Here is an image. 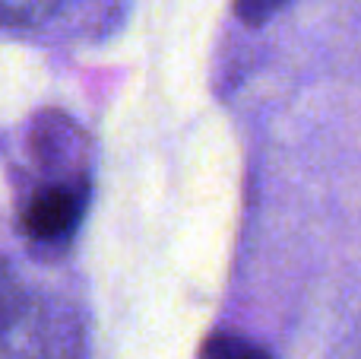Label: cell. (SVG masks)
<instances>
[{"label":"cell","instance_id":"5b68a950","mask_svg":"<svg viewBox=\"0 0 361 359\" xmlns=\"http://www.w3.org/2000/svg\"><path fill=\"white\" fill-rule=\"evenodd\" d=\"M286 4L288 0H235L238 16L250 25H260V23H267V19H273Z\"/></svg>","mask_w":361,"mask_h":359},{"label":"cell","instance_id":"3957f363","mask_svg":"<svg viewBox=\"0 0 361 359\" xmlns=\"http://www.w3.org/2000/svg\"><path fill=\"white\" fill-rule=\"evenodd\" d=\"M73 0H0V25L10 29H38L61 16Z\"/></svg>","mask_w":361,"mask_h":359},{"label":"cell","instance_id":"7a4b0ae2","mask_svg":"<svg viewBox=\"0 0 361 359\" xmlns=\"http://www.w3.org/2000/svg\"><path fill=\"white\" fill-rule=\"evenodd\" d=\"M86 213V182L38 178L19 204V233L32 245L61 248L73 239Z\"/></svg>","mask_w":361,"mask_h":359},{"label":"cell","instance_id":"6da1fadb","mask_svg":"<svg viewBox=\"0 0 361 359\" xmlns=\"http://www.w3.org/2000/svg\"><path fill=\"white\" fill-rule=\"evenodd\" d=\"M82 322L73 305L29 286L0 258V359H80Z\"/></svg>","mask_w":361,"mask_h":359},{"label":"cell","instance_id":"277c9868","mask_svg":"<svg viewBox=\"0 0 361 359\" xmlns=\"http://www.w3.org/2000/svg\"><path fill=\"white\" fill-rule=\"evenodd\" d=\"M200 359H273L267 347L238 331H219L200 350Z\"/></svg>","mask_w":361,"mask_h":359}]
</instances>
